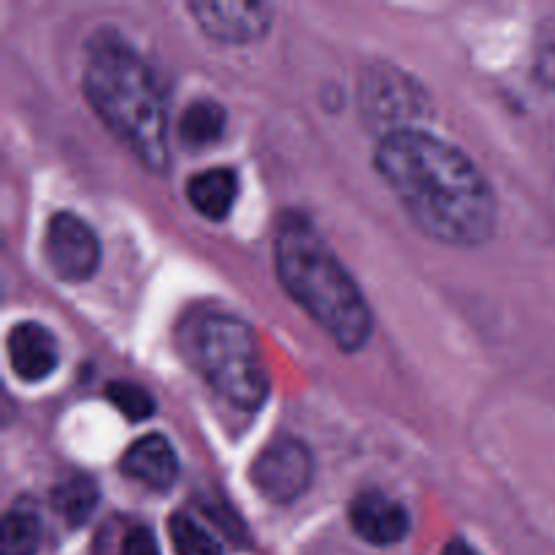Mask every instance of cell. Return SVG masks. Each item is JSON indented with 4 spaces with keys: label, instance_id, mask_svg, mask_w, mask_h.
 <instances>
[{
    "label": "cell",
    "instance_id": "13",
    "mask_svg": "<svg viewBox=\"0 0 555 555\" xmlns=\"http://www.w3.org/2000/svg\"><path fill=\"white\" fill-rule=\"evenodd\" d=\"M222 130H225V108L209 98L190 103L179 117V139L188 146L215 144Z\"/></svg>",
    "mask_w": 555,
    "mask_h": 555
},
{
    "label": "cell",
    "instance_id": "19",
    "mask_svg": "<svg viewBox=\"0 0 555 555\" xmlns=\"http://www.w3.org/2000/svg\"><path fill=\"white\" fill-rule=\"evenodd\" d=\"M442 555H480L475 551V547L469 545V542H464V540H453L450 542L448 547H444V553Z\"/></svg>",
    "mask_w": 555,
    "mask_h": 555
},
{
    "label": "cell",
    "instance_id": "12",
    "mask_svg": "<svg viewBox=\"0 0 555 555\" xmlns=\"http://www.w3.org/2000/svg\"><path fill=\"white\" fill-rule=\"evenodd\" d=\"M238 179L231 168H206L188 182V201L206 220H222L236 204Z\"/></svg>",
    "mask_w": 555,
    "mask_h": 555
},
{
    "label": "cell",
    "instance_id": "17",
    "mask_svg": "<svg viewBox=\"0 0 555 555\" xmlns=\"http://www.w3.org/2000/svg\"><path fill=\"white\" fill-rule=\"evenodd\" d=\"M106 396H108V401H112V404L133 423L146 421L150 415H155V399H152V396L146 393L141 385L112 383L106 388Z\"/></svg>",
    "mask_w": 555,
    "mask_h": 555
},
{
    "label": "cell",
    "instance_id": "4",
    "mask_svg": "<svg viewBox=\"0 0 555 555\" xmlns=\"http://www.w3.org/2000/svg\"><path fill=\"white\" fill-rule=\"evenodd\" d=\"M193 361L206 383L225 401L255 410L269 396V372L260 358L258 339L244 320L225 312H206L195 320Z\"/></svg>",
    "mask_w": 555,
    "mask_h": 555
},
{
    "label": "cell",
    "instance_id": "7",
    "mask_svg": "<svg viewBox=\"0 0 555 555\" xmlns=\"http://www.w3.org/2000/svg\"><path fill=\"white\" fill-rule=\"evenodd\" d=\"M361 98L369 117L388 125V133L412 128L410 119L423 114V92L406 76L396 74V70H383V74L369 76V81L361 90Z\"/></svg>",
    "mask_w": 555,
    "mask_h": 555
},
{
    "label": "cell",
    "instance_id": "16",
    "mask_svg": "<svg viewBox=\"0 0 555 555\" xmlns=\"http://www.w3.org/2000/svg\"><path fill=\"white\" fill-rule=\"evenodd\" d=\"M168 531H171V542L177 547V555H222L220 542L198 520L190 518V515H171Z\"/></svg>",
    "mask_w": 555,
    "mask_h": 555
},
{
    "label": "cell",
    "instance_id": "9",
    "mask_svg": "<svg viewBox=\"0 0 555 555\" xmlns=\"http://www.w3.org/2000/svg\"><path fill=\"white\" fill-rule=\"evenodd\" d=\"M350 524L361 540L372 545H396L410 531V515L379 491H366L350 504Z\"/></svg>",
    "mask_w": 555,
    "mask_h": 555
},
{
    "label": "cell",
    "instance_id": "15",
    "mask_svg": "<svg viewBox=\"0 0 555 555\" xmlns=\"http://www.w3.org/2000/svg\"><path fill=\"white\" fill-rule=\"evenodd\" d=\"M41 542V526L30 507L16 504L9 509L0 529V555H36Z\"/></svg>",
    "mask_w": 555,
    "mask_h": 555
},
{
    "label": "cell",
    "instance_id": "1",
    "mask_svg": "<svg viewBox=\"0 0 555 555\" xmlns=\"http://www.w3.org/2000/svg\"><path fill=\"white\" fill-rule=\"evenodd\" d=\"M377 168L410 220L437 242L480 244L496 222V201L480 168L450 141L426 130L385 133Z\"/></svg>",
    "mask_w": 555,
    "mask_h": 555
},
{
    "label": "cell",
    "instance_id": "5",
    "mask_svg": "<svg viewBox=\"0 0 555 555\" xmlns=\"http://www.w3.org/2000/svg\"><path fill=\"white\" fill-rule=\"evenodd\" d=\"M43 249L52 271L65 282L90 280L101 263V244L95 231L74 211H57L49 220Z\"/></svg>",
    "mask_w": 555,
    "mask_h": 555
},
{
    "label": "cell",
    "instance_id": "2",
    "mask_svg": "<svg viewBox=\"0 0 555 555\" xmlns=\"http://www.w3.org/2000/svg\"><path fill=\"white\" fill-rule=\"evenodd\" d=\"M85 95L108 130L152 171L168 166V119L150 65L114 33L90 41Z\"/></svg>",
    "mask_w": 555,
    "mask_h": 555
},
{
    "label": "cell",
    "instance_id": "11",
    "mask_svg": "<svg viewBox=\"0 0 555 555\" xmlns=\"http://www.w3.org/2000/svg\"><path fill=\"white\" fill-rule=\"evenodd\" d=\"M122 472L133 477V480L144 482L146 488L163 491V488L173 486V480H177L179 461L166 437L150 434V437L135 439V442L125 450Z\"/></svg>",
    "mask_w": 555,
    "mask_h": 555
},
{
    "label": "cell",
    "instance_id": "3",
    "mask_svg": "<svg viewBox=\"0 0 555 555\" xmlns=\"http://www.w3.org/2000/svg\"><path fill=\"white\" fill-rule=\"evenodd\" d=\"M276 274L285 291L328 331L341 350H361L372 336V312L352 276L307 217L282 220L274 242Z\"/></svg>",
    "mask_w": 555,
    "mask_h": 555
},
{
    "label": "cell",
    "instance_id": "10",
    "mask_svg": "<svg viewBox=\"0 0 555 555\" xmlns=\"http://www.w3.org/2000/svg\"><path fill=\"white\" fill-rule=\"evenodd\" d=\"M9 358L16 377L41 383L60 363L57 339L41 323H16L9 334Z\"/></svg>",
    "mask_w": 555,
    "mask_h": 555
},
{
    "label": "cell",
    "instance_id": "6",
    "mask_svg": "<svg viewBox=\"0 0 555 555\" xmlns=\"http://www.w3.org/2000/svg\"><path fill=\"white\" fill-rule=\"evenodd\" d=\"M253 480L271 502H296L312 482V455L307 444L293 437H280L266 444L253 466Z\"/></svg>",
    "mask_w": 555,
    "mask_h": 555
},
{
    "label": "cell",
    "instance_id": "14",
    "mask_svg": "<svg viewBox=\"0 0 555 555\" xmlns=\"http://www.w3.org/2000/svg\"><path fill=\"white\" fill-rule=\"evenodd\" d=\"M98 486L85 475L68 477V480L57 482L52 491V507L65 524L81 526L98 507Z\"/></svg>",
    "mask_w": 555,
    "mask_h": 555
},
{
    "label": "cell",
    "instance_id": "18",
    "mask_svg": "<svg viewBox=\"0 0 555 555\" xmlns=\"http://www.w3.org/2000/svg\"><path fill=\"white\" fill-rule=\"evenodd\" d=\"M114 555H160V551H157L155 537H152L146 526L130 524L119 534L117 545H114Z\"/></svg>",
    "mask_w": 555,
    "mask_h": 555
},
{
    "label": "cell",
    "instance_id": "8",
    "mask_svg": "<svg viewBox=\"0 0 555 555\" xmlns=\"http://www.w3.org/2000/svg\"><path fill=\"white\" fill-rule=\"evenodd\" d=\"M198 25L220 41H255L271 25V5L266 3H220V0H198L190 3Z\"/></svg>",
    "mask_w": 555,
    "mask_h": 555
}]
</instances>
